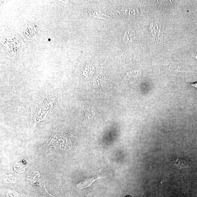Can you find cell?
Instances as JSON below:
<instances>
[{"label": "cell", "instance_id": "1", "mask_svg": "<svg viewBox=\"0 0 197 197\" xmlns=\"http://www.w3.org/2000/svg\"><path fill=\"white\" fill-rule=\"evenodd\" d=\"M164 24L161 21H154L150 23V29L152 34L156 39L158 48L163 45V37Z\"/></svg>", "mask_w": 197, "mask_h": 197}, {"label": "cell", "instance_id": "2", "mask_svg": "<svg viewBox=\"0 0 197 197\" xmlns=\"http://www.w3.org/2000/svg\"><path fill=\"white\" fill-rule=\"evenodd\" d=\"M55 100L54 97H51L49 98L45 99L44 102L41 103V105L38 109V111L36 112L35 114V117H36V120H35L36 123L43 120L46 114L53 106Z\"/></svg>", "mask_w": 197, "mask_h": 197}, {"label": "cell", "instance_id": "3", "mask_svg": "<svg viewBox=\"0 0 197 197\" xmlns=\"http://www.w3.org/2000/svg\"><path fill=\"white\" fill-rule=\"evenodd\" d=\"M175 164L181 169H185L189 167L191 163L187 160L178 158L175 160Z\"/></svg>", "mask_w": 197, "mask_h": 197}, {"label": "cell", "instance_id": "4", "mask_svg": "<svg viewBox=\"0 0 197 197\" xmlns=\"http://www.w3.org/2000/svg\"><path fill=\"white\" fill-rule=\"evenodd\" d=\"M98 178L97 177V178H89L85 181L80 182L79 184L77 185V187H78V188H79L80 189L87 187L90 186L95 180L97 179Z\"/></svg>", "mask_w": 197, "mask_h": 197}, {"label": "cell", "instance_id": "5", "mask_svg": "<svg viewBox=\"0 0 197 197\" xmlns=\"http://www.w3.org/2000/svg\"><path fill=\"white\" fill-rule=\"evenodd\" d=\"M190 85L191 86L197 89V82L193 83H190Z\"/></svg>", "mask_w": 197, "mask_h": 197}]
</instances>
